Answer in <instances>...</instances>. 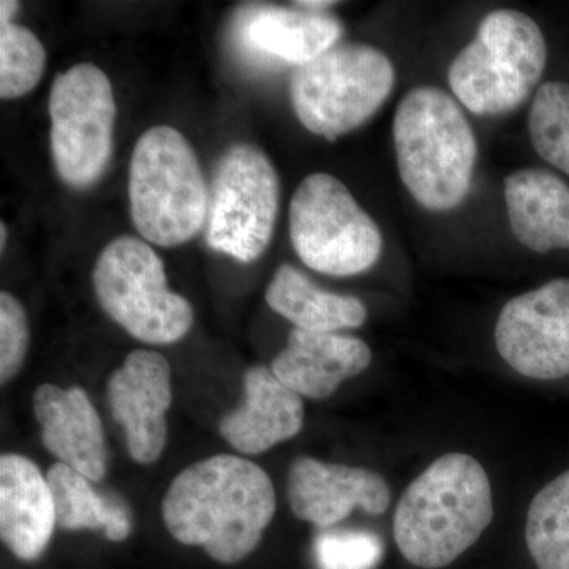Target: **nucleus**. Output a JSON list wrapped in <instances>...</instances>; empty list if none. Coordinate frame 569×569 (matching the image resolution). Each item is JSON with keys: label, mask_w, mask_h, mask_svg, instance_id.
Wrapping results in <instances>:
<instances>
[{"label": "nucleus", "mask_w": 569, "mask_h": 569, "mask_svg": "<svg viewBox=\"0 0 569 569\" xmlns=\"http://www.w3.org/2000/svg\"><path fill=\"white\" fill-rule=\"evenodd\" d=\"M276 505L263 468L219 455L183 468L163 498L162 516L179 542L201 546L213 560L233 565L260 545Z\"/></svg>", "instance_id": "obj_1"}, {"label": "nucleus", "mask_w": 569, "mask_h": 569, "mask_svg": "<svg viewBox=\"0 0 569 569\" xmlns=\"http://www.w3.org/2000/svg\"><path fill=\"white\" fill-rule=\"evenodd\" d=\"M492 519V488L485 467L463 452H448L400 498L396 545L413 567L445 568L481 538Z\"/></svg>", "instance_id": "obj_2"}, {"label": "nucleus", "mask_w": 569, "mask_h": 569, "mask_svg": "<svg viewBox=\"0 0 569 569\" xmlns=\"http://www.w3.org/2000/svg\"><path fill=\"white\" fill-rule=\"evenodd\" d=\"M397 168L408 193L432 212L466 200L473 182L478 141L459 103L433 86L400 100L392 123Z\"/></svg>", "instance_id": "obj_3"}, {"label": "nucleus", "mask_w": 569, "mask_h": 569, "mask_svg": "<svg viewBox=\"0 0 569 569\" xmlns=\"http://www.w3.org/2000/svg\"><path fill=\"white\" fill-rule=\"evenodd\" d=\"M129 198L134 228L151 244L181 246L208 222L211 201L203 170L173 127H152L134 144Z\"/></svg>", "instance_id": "obj_4"}, {"label": "nucleus", "mask_w": 569, "mask_h": 569, "mask_svg": "<svg viewBox=\"0 0 569 569\" xmlns=\"http://www.w3.org/2000/svg\"><path fill=\"white\" fill-rule=\"evenodd\" d=\"M546 63L548 43L537 22L522 11L496 10L449 66V88L473 114H507L537 89Z\"/></svg>", "instance_id": "obj_5"}, {"label": "nucleus", "mask_w": 569, "mask_h": 569, "mask_svg": "<svg viewBox=\"0 0 569 569\" xmlns=\"http://www.w3.org/2000/svg\"><path fill=\"white\" fill-rule=\"evenodd\" d=\"M395 82V66L383 51L337 43L295 70L291 103L310 133L336 141L365 126L387 102Z\"/></svg>", "instance_id": "obj_6"}, {"label": "nucleus", "mask_w": 569, "mask_h": 569, "mask_svg": "<svg viewBox=\"0 0 569 569\" xmlns=\"http://www.w3.org/2000/svg\"><path fill=\"white\" fill-rule=\"evenodd\" d=\"M92 282L107 316L141 342L168 346L192 328V306L168 288L162 260L141 239L121 236L104 247Z\"/></svg>", "instance_id": "obj_7"}, {"label": "nucleus", "mask_w": 569, "mask_h": 569, "mask_svg": "<svg viewBox=\"0 0 569 569\" xmlns=\"http://www.w3.org/2000/svg\"><path fill=\"white\" fill-rule=\"evenodd\" d=\"M291 244L302 263L326 276L369 271L383 252L376 220L355 200L346 183L328 173L307 176L288 209Z\"/></svg>", "instance_id": "obj_8"}, {"label": "nucleus", "mask_w": 569, "mask_h": 569, "mask_svg": "<svg viewBox=\"0 0 569 569\" xmlns=\"http://www.w3.org/2000/svg\"><path fill=\"white\" fill-rule=\"evenodd\" d=\"M279 200V176L268 156L257 146H231L213 174L206 242L241 263H252L271 242Z\"/></svg>", "instance_id": "obj_9"}, {"label": "nucleus", "mask_w": 569, "mask_h": 569, "mask_svg": "<svg viewBox=\"0 0 569 569\" xmlns=\"http://www.w3.org/2000/svg\"><path fill=\"white\" fill-rule=\"evenodd\" d=\"M48 110L59 178L73 189H88L111 159L116 100L110 80L93 63H78L54 78Z\"/></svg>", "instance_id": "obj_10"}, {"label": "nucleus", "mask_w": 569, "mask_h": 569, "mask_svg": "<svg viewBox=\"0 0 569 569\" xmlns=\"http://www.w3.org/2000/svg\"><path fill=\"white\" fill-rule=\"evenodd\" d=\"M498 355L509 367L533 380L569 376V279L516 296L501 309L496 325Z\"/></svg>", "instance_id": "obj_11"}, {"label": "nucleus", "mask_w": 569, "mask_h": 569, "mask_svg": "<svg viewBox=\"0 0 569 569\" xmlns=\"http://www.w3.org/2000/svg\"><path fill=\"white\" fill-rule=\"evenodd\" d=\"M112 418L126 430L130 458L156 462L167 445V411L173 402L171 369L163 355L137 350L108 381Z\"/></svg>", "instance_id": "obj_12"}, {"label": "nucleus", "mask_w": 569, "mask_h": 569, "mask_svg": "<svg viewBox=\"0 0 569 569\" xmlns=\"http://www.w3.org/2000/svg\"><path fill=\"white\" fill-rule=\"evenodd\" d=\"M287 493L296 518L317 527L336 526L355 508L380 516L391 503V488L377 471L306 456L291 463Z\"/></svg>", "instance_id": "obj_13"}, {"label": "nucleus", "mask_w": 569, "mask_h": 569, "mask_svg": "<svg viewBox=\"0 0 569 569\" xmlns=\"http://www.w3.org/2000/svg\"><path fill=\"white\" fill-rule=\"evenodd\" d=\"M41 440L51 455L89 481L107 473L108 451L99 413L81 388L41 385L33 395Z\"/></svg>", "instance_id": "obj_14"}, {"label": "nucleus", "mask_w": 569, "mask_h": 569, "mask_svg": "<svg viewBox=\"0 0 569 569\" xmlns=\"http://www.w3.org/2000/svg\"><path fill=\"white\" fill-rule=\"evenodd\" d=\"M372 350L365 340L337 332L293 329L271 369L296 395L326 399L346 380L365 372Z\"/></svg>", "instance_id": "obj_15"}, {"label": "nucleus", "mask_w": 569, "mask_h": 569, "mask_svg": "<svg viewBox=\"0 0 569 569\" xmlns=\"http://www.w3.org/2000/svg\"><path fill=\"white\" fill-rule=\"evenodd\" d=\"M302 425V397L269 367L254 366L244 376V402L220 421V433L242 455H261L298 436Z\"/></svg>", "instance_id": "obj_16"}, {"label": "nucleus", "mask_w": 569, "mask_h": 569, "mask_svg": "<svg viewBox=\"0 0 569 569\" xmlns=\"http://www.w3.org/2000/svg\"><path fill=\"white\" fill-rule=\"evenodd\" d=\"M56 520L54 498L39 467L20 455L0 458V537L18 557L39 559L50 545Z\"/></svg>", "instance_id": "obj_17"}, {"label": "nucleus", "mask_w": 569, "mask_h": 569, "mask_svg": "<svg viewBox=\"0 0 569 569\" xmlns=\"http://www.w3.org/2000/svg\"><path fill=\"white\" fill-rule=\"evenodd\" d=\"M509 227L531 252L569 250V186L552 171L523 168L505 179Z\"/></svg>", "instance_id": "obj_18"}, {"label": "nucleus", "mask_w": 569, "mask_h": 569, "mask_svg": "<svg viewBox=\"0 0 569 569\" xmlns=\"http://www.w3.org/2000/svg\"><path fill=\"white\" fill-rule=\"evenodd\" d=\"M342 22L325 11L261 6L247 11L242 39L263 58L305 66L339 43Z\"/></svg>", "instance_id": "obj_19"}, {"label": "nucleus", "mask_w": 569, "mask_h": 569, "mask_svg": "<svg viewBox=\"0 0 569 569\" xmlns=\"http://www.w3.org/2000/svg\"><path fill=\"white\" fill-rule=\"evenodd\" d=\"M266 302L302 331L337 332L359 328L367 320L366 306L355 296L326 291L291 264L277 269Z\"/></svg>", "instance_id": "obj_20"}, {"label": "nucleus", "mask_w": 569, "mask_h": 569, "mask_svg": "<svg viewBox=\"0 0 569 569\" xmlns=\"http://www.w3.org/2000/svg\"><path fill=\"white\" fill-rule=\"evenodd\" d=\"M47 481L54 498L56 520L63 530H103L108 539L119 542L132 531L130 512L122 500L99 493L80 471L54 463Z\"/></svg>", "instance_id": "obj_21"}, {"label": "nucleus", "mask_w": 569, "mask_h": 569, "mask_svg": "<svg viewBox=\"0 0 569 569\" xmlns=\"http://www.w3.org/2000/svg\"><path fill=\"white\" fill-rule=\"evenodd\" d=\"M526 541L538 569H569V470L531 500Z\"/></svg>", "instance_id": "obj_22"}, {"label": "nucleus", "mask_w": 569, "mask_h": 569, "mask_svg": "<svg viewBox=\"0 0 569 569\" xmlns=\"http://www.w3.org/2000/svg\"><path fill=\"white\" fill-rule=\"evenodd\" d=\"M529 133L538 156L569 176V82L539 86L530 104Z\"/></svg>", "instance_id": "obj_23"}, {"label": "nucleus", "mask_w": 569, "mask_h": 569, "mask_svg": "<svg viewBox=\"0 0 569 569\" xmlns=\"http://www.w3.org/2000/svg\"><path fill=\"white\" fill-rule=\"evenodd\" d=\"M47 66V51L21 24H0V97L20 99L37 88Z\"/></svg>", "instance_id": "obj_24"}, {"label": "nucleus", "mask_w": 569, "mask_h": 569, "mask_svg": "<svg viewBox=\"0 0 569 569\" xmlns=\"http://www.w3.org/2000/svg\"><path fill=\"white\" fill-rule=\"evenodd\" d=\"M320 569H376L383 557V542L369 531H326L313 542Z\"/></svg>", "instance_id": "obj_25"}, {"label": "nucleus", "mask_w": 569, "mask_h": 569, "mask_svg": "<svg viewBox=\"0 0 569 569\" xmlns=\"http://www.w3.org/2000/svg\"><path fill=\"white\" fill-rule=\"evenodd\" d=\"M29 348L24 307L13 295H0V380L6 385L20 372Z\"/></svg>", "instance_id": "obj_26"}, {"label": "nucleus", "mask_w": 569, "mask_h": 569, "mask_svg": "<svg viewBox=\"0 0 569 569\" xmlns=\"http://www.w3.org/2000/svg\"><path fill=\"white\" fill-rule=\"evenodd\" d=\"M18 10H20V3L13 2V0H2L0 2V24H9Z\"/></svg>", "instance_id": "obj_27"}, {"label": "nucleus", "mask_w": 569, "mask_h": 569, "mask_svg": "<svg viewBox=\"0 0 569 569\" xmlns=\"http://www.w3.org/2000/svg\"><path fill=\"white\" fill-rule=\"evenodd\" d=\"M296 6H298L299 9L310 11H325L328 7L335 6V2H312V0H309V2H298Z\"/></svg>", "instance_id": "obj_28"}, {"label": "nucleus", "mask_w": 569, "mask_h": 569, "mask_svg": "<svg viewBox=\"0 0 569 569\" xmlns=\"http://www.w3.org/2000/svg\"><path fill=\"white\" fill-rule=\"evenodd\" d=\"M7 227L6 223L0 224V249H6Z\"/></svg>", "instance_id": "obj_29"}]
</instances>
